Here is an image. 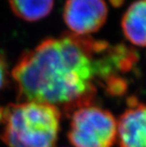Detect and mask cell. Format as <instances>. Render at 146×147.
Here are the masks:
<instances>
[{"label":"cell","instance_id":"obj_1","mask_svg":"<svg viewBox=\"0 0 146 147\" xmlns=\"http://www.w3.org/2000/svg\"><path fill=\"white\" fill-rule=\"evenodd\" d=\"M132 51L89 35L48 38L21 56L12 71L19 100L63 108L67 115L92 105L96 83L107 88L130 69Z\"/></svg>","mask_w":146,"mask_h":147},{"label":"cell","instance_id":"obj_2","mask_svg":"<svg viewBox=\"0 0 146 147\" xmlns=\"http://www.w3.org/2000/svg\"><path fill=\"white\" fill-rule=\"evenodd\" d=\"M61 112L57 107L24 101L0 107V138L9 147H55Z\"/></svg>","mask_w":146,"mask_h":147},{"label":"cell","instance_id":"obj_3","mask_svg":"<svg viewBox=\"0 0 146 147\" xmlns=\"http://www.w3.org/2000/svg\"><path fill=\"white\" fill-rule=\"evenodd\" d=\"M68 132L74 147H112L116 139L114 115L100 107L88 105L72 112Z\"/></svg>","mask_w":146,"mask_h":147},{"label":"cell","instance_id":"obj_4","mask_svg":"<svg viewBox=\"0 0 146 147\" xmlns=\"http://www.w3.org/2000/svg\"><path fill=\"white\" fill-rule=\"evenodd\" d=\"M63 17L73 34L88 35L105 24L108 6L104 0H67Z\"/></svg>","mask_w":146,"mask_h":147},{"label":"cell","instance_id":"obj_5","mask_svg":"<svg viewBox=\"0 0 146 147\" xmlns=\"http://www.w3.org/2000/svg\"><path fill=\"white\" fill-rule=\"evenodd\" d=\"M129 109L117 123L116 136L120 147H145V107L132 97L128 100Z\"/></svg>","mask_w":146,"mask_h":147},{"label":"cell","instance_id":"obj_6","mask_svg":"<svg viewBox=\"0 0 146 147\" xmlns=\"http://www.w3.org/2000/svg\"><path fill=\"white\" fill-rule=\"evenodd\" d=\"M145 0L132 4L123 15L122 26L125 37L132 44L145 46Z\"/></svg>","mask_w":146,"mask_h":147},{"label":"cell","instance_id":"obj_7","mask_svg":"<svg viewBox=\"0 0 146 147\" xmlns=\"http://www.w3.org/2000/svg\"><path fill=\"white\" fill-rule=\"evenodd\" d=\"M9 3L14 14L26 21L45 18L54 6V0H9Z\"/></svg>","mask_w":146,"mask_h":147},{"label":"cell","instance_id":"obj_8","mask_svg":"<svg viewBox=\"0 0 146 147\" xmlns=\"http://www.w3.org/2000/svg\"><path fill=\"white\" fill-rule=\"evenodd\" d=\"M6 78H7V67L5 59L3 55L0 54V90H1L5 83H6Z\"/></svg>","mask_w":146,"mask_h":147}]
</instances>
